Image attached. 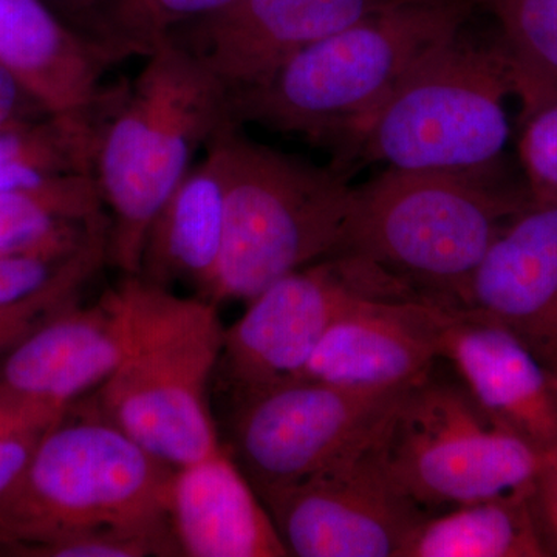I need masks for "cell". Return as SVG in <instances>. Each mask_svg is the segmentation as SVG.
Listing matches in <instances>:
<instances>
[{
	"mask_svg": "<svg viewBox=\"0 0 557 557\" xmlns=\"http://www.w3.org/2000/svg\"><path fill=\"white\" fill-rule=\"evenodd\" d=\"M537 486L426 516L403 557H544L552 548Z\"/></svg>",
	"mask_w": 557,
	"mask_h": 557,
	"instance_id": "ffe728a7",
	"label": "cell"
},
{
	"mask_svg": "<svg viewBox=\"0 0 557 557\" xmlns=\"http://www.w3.org/2000/svg\"><path fill=\"white\" fill-rule=\"evenodd\" d=\"M108 260L109 230H102L38 292L0 306V359L51 319L79 304L87 282Z\"/></svg>",
	"mask_w": 557,
	"mask_h": 557,
	"instance_id": "d4e9b609",
	"label": "cell"
},
{
	"mask_svg": "<svg viewBox=\"0 0 557 557\" xmlns=\"http://www.w3.org/2000/svg\"><path fill=\"white\" fill-rule=\"evenodd\" d=\"M468 310L507 327L557 381V203L519 212L487 248Z\"/></svg>",
	"mask_w": 557,
	"mask_h": 557,
	"instance_id": "e0dca14e",
	"label": "cell"
},
{
	"mask_svg": "<svg viewBox=\"0 0 557 557\" xmlns=\"http://www.w3.org/2000/svg\"><path fill=\"white\" fill-rule=\"evenodd\" d=\"M497 21L516 89L520 119L557 97V0H471Z\"/></svg>",
	"mask_w": 557,
	"mask_h": 557,
	"instance_id": "7402d4cb",
	"label": "cell"
},
{
	"mask_svg": "<svg viewBox=\"0 0 557 557\" xmlns=\"http://www.w3.org/2000/svg\"><path fill=\"white\" fill-rule=\"evenodd\" d=\"M76 252L67 256L54 252L0 256V306L38 292Z\"/></svg>",
	"mask_w": 557,
	"mask_h": 557,
	"instance_id": "83f0119b",
	"label": "cell"
},
{
	"mask_svg": "<svg viewBox=\"0 0 557 557\" xmlns=\"http://www.w3.org/2000/svg\"><path fill=\"white\" fill-rule=\"evenodd\" d=\"M537 500L549 542L557 547V448L548 453V465L537 483Z\"/></svg>",
	"mask_w": 557,
	"mask_h": 557,
	"instance_id": "f546056e",
	"label": "cell"
},
{
	"mask_svg": "<svg viewBox=\"0 0 557 557\" xmlns=\"http://www.w3.org/2000/svg\"><path fill=\"white\" fill-rule=\"evenodd\" d=\"M170 512L182 556H289L269 509L223 446L177 469Z\"/></svg>",
	"mask_w": 557,
	"mask_h": 557,
	"instance_id": "ac0fdd59",
	"label": "cell"
},
{
	"mask_svg": "<svg viewBox=\"0 0 557 557\" xmlns=\"http://www.w3.org/2000/svg\"><path fill=\"white\" fill-rule=\"evenodd\" d=\"M95 175H64L35 190L0 193V256L73 255L110 228Z\"/></svg>",
	"mask_w": 557,
	"mask_h": 557,
	"instance_id": "44dd1931",
	"label": "cell"
},
{
	"mask_svg": "<svg viewBox=\"0 0 557 557\" xmlns=\"http://www.w3.org/2000/svg\"><path fill=\"white\" fill-rule=\"evenodd\" d=\"M471 0H406L293 54L230 90V119L333 150L344 171L372 116L418 62L471 21Z\"/></svg>",
	"mask_w": 557,
	"mask_h": 557,
	"instance_id": "6da1fadb",
	"label": "cell"
},
{
	"mask_svg": "<svg viewBox=\"0 0 557 557\" xmlns=\"http://www.w3.org/2000/svg\"><path fill=\"white\" fill-rule=\"evenodd\" d=\"M146 282L134 274L90 307L51 319L0 359V386L70 408L120 368L139 338Z\"/></svg>",
	"mask_w": 557,
	"mask_h": 557,
	"instance_id": "7c38bea8",
	"label": "cell"
},
{
	"mask_svg": "<svg viewBox=\"0 0 557 557\" xmlns=\"http://www.w3.org/2000/svg\"><path fill=\"white\" fill-rule=\"evenodd\" d=\"M32 109L44 112L38 102L21 86L20 81L0 65V129L20 121L32 120L28 115Z\"/></svg>",
	"mask_w": 557,
	"mask_h": 557,
	"instance_id": "f1b7e54d",
	"label": "cell"
},
{
	"mask_svg": "<svg viewBox=\"0 0 557 557\" xmlns=\"http://www.w3.org/2000/svg\"><path fill=\"white\" fill-rule=\"evenodd\" d=\"M519 153L534 205L557 203V97L520 119Z\"/></svg>",
	"mask_w": 557,
	"mask_h": 557,
	"instance_id": "4316f807",
	"label": "cell"
},
{
	"mask_svg": "<svg viewBox=\"0 0 557 557\" xmlns=\"http://www.w3.org/2000/svg\"><path fill=\"white\" fill-rule=\"evenodd\" d=\"M483 174L386 168L351 189L335 256L379 271L418 302L468 310L472 276L487 248L531 205L494 188Z\"/></svg>",
	"mask_w": 557,
	"mask_h": 557,
	"instance_id": "7a4b0ae2",
	"label": "cell"
},
{
	"mask_svg": "<svg viewBox=\"0 0 557 557\" xmlns=\"http://www.w3.org/2000/svg\"><path fill=\"white\" fill-rule=\"evenodd\" d=\"M225 127L209 141L203 159L190 168L150 225L138 274L150 284L164 288L189 284L199 289L200 298H208L225 240Z\"/></svg>",
	"mask_w": 557,
	"mask_h": 557,
	"instance_id": "d6986e66",
	"label": "cell"
},
{
	"mask_svg": "<svg viewBox=\"0 0 557 557\" xmlns=\"http://www.w3.org/2000/svg\"><path fill=\"white\" fill-rule=\"evenodd\" d=\"M69 409L0 386V493L21 474L39 440Z\"/></svg>",
	"mask_w": 557,
	"mask_h": 557,
	"instance_id": "484cf974",
	"label": "cell"
},
{
	"mask_svg": "<svg viewBox=\"0 0 557 557\" xmlns=\"http://www.w3.org/2000/svg\"><path fill=\"white\" fill-rule=\"evenodd\" d=\"M175 472L98 413L72 418L69 409L0 493V552L33 557L98 531L146 534L178 547L170 512Z\"/></svg>",
	"mask_w": 557,
	"mask_h": 557,
	"instance_id": "3957f363",
	"label": "cell"
},
{
	"mask_svg": "<svg viewBox=\"0 0 557 557\" xmlns=\"http://www.w3.org/2000/svg\"><path fill=\"white\" fill-rule=\"evenodd\" d=\"M236 0H106L78 30L110 64L149 57L180 28L228 9Z\"/></svg>",
	"mask_w": 557,
	"mask_h": 557,
	"instance_id": "603a6c76",
	"label": "cell"
},
{
	"mask_svg": "<svg viewBox=\"0 0 557 557\" xmlns=\"http://www.w3.org/2000/svg\"><path fill=\"white\" fill-rule=\"evenodd\" d=\"M259 497L289 556L298 557H403L410 534L429 516L391 482L373 442Z\"/></svg>",
	"mask_w": 557,
	"mask_h": 557,
	"instance_id": "8fae6325",
	"label": "cell"
},
{
	"mask_svg": "<svg viewBox=\"0 0 557 557\" xmlns=\"http://www.w3.org/2000/svg\"><path fill=\"white\" fill-rule=\"evenodd\" d=\"M440 358L491 420L542 453L557 448V381L515 333L475 311H449Z\"/></svg>",
	"mask_w": 557,
	"mask_h": 557,
	"instance_id": "2e32d148",
	"label": "cell"
},
{
	"mask_svg": "<svg viewBox=\"0 0 557 557\" xmlns=\"http://www.w3.org/2000/svg\"><path fill=\"white\" fill-rule=\"evenodd\" d=\"M409 387L295 380L245 399L234 412L239 467L259 496L309 479L370 445Z\"/></svg>",
	"mask_w": 557,
	"mask_h": 557,
	"instance_id": "9c48e42d",
	"label": "cell"
},
{
	"mask_svg": "<svg viewBox=\"0 0 557 557\" xmlns=\"http://www.w3.org/2000/svg\"><path fill=\"white\" fill-rule=\"evenodd\" d=\"M448 314L416 300L359 299L330 325L299 380L358 391L412 386L442 359Z\"/></svg>",
	"mask_w": 557,
	"mask_h": 557,
	"instance_id": "9a60e30c",
	"label": "cell"
},
{
	"mask_svg": "<svg viewBox=\"0 0 557 557\" xmlns=\"http://www.w3.org/2000/svg\"><path fill=\"white\" fill-rule=\"evenodd\" d=\"M364 298L397 299L364 267L335 256L278 278L249 300L223 333L218 364L236 406L299 380L330 325Z\"/></svg>",
	"mask_w": 557,
	"mask_h": 557,
	"instance_id": "30bf717a",
	"label": "cell"
},
{
	"mask_svg": "<svg viewBox=\"0 0 557 557\" xmlns=\"http://www.w3.org/2000/svg\"><path fill=\"white\" fill-rule=\"evenodd\" d=\"M406 0H236L171 36L228 90L262 79L282 62Z\"/></svg>",
	"mask_w": 557,
	"mask_h": 557,
	"instance_id": "5bb4252c",
	"label": "cell"
},
{
	"mask_svg": "<svg viewBox=\"0 0 557 557\" xmlns=\"http://www.w3.org/2000/svg\"><path fill=\"white\" fill-rule=\"evenodd\" d=\"M141 333L127 358L100 387L91 412L174 468L222 448L209 408L223 329L218 304L182 298L146 281Z\"/></svg>",
	"mask_w": 557,
	"mask_h": 557,
	"instance_id": "52a82bcc",
	"label": "cell"
},
{
	"mask_svg": "<svg viewBox=\"0 0 557 557\" xmlns=\"http://www.w3.org/2000/svg\"><path fill=\"white\" fill-rule=\"evenodd\" d=\"M0 65L46 115L97 152L121 87L102 89V75L112 64L94 40L44 0H0Z\"/></svg>",
	"mask_w": 557,
	"mask_h": 557,
	"instance_id": "4fadbf2b",
	"label": "cell"
},
{
	"mask_svg": "<svg viewBox=\"0 0 557 557\" xmlns=\"http://www.w3.org/2000/svg\"><path fill=\"white\" fill-rule=\"evenodd\" d=\"M228 95L199 58L172 40L121 87L98 139L95 180L110 209L109 262L124 276L139 274L150 225L197 150L233 123Z\"/></svg>",
	"mask_w": 557,
	"mask_h": 557,
	"instance_id": "277c9868",
	"label": "cell"
},
{
	"mask_svg": "<svg viewBox=\"0 0 557 557\" xmlns=\"http://www.w3.org/2000/svg\"><path fill=\"white\" fill-rule=\"evenodd\" d=\"M387 478L426 515L536 487L548 454L483 412L461 381L410 386L373 440Z\"/></svg>",
	"mask_w": 557,
	"mask_h": 557,
	"instance_id": "ba28073f",
	"label": "cell"
},
{
	"mask_svg": "<svg viewBox=\"0 0 557 557\" xmlns=\"http://www.w3.org/2000/svg\"><path fill=\"white\" fill-rule=\"evenodd\" d=\"M95 175V148L51 116L0 129V193L35 190L64 175Z\"/></svg>",
	"mask_w": 557,
	"mask_h": 557,
	"instance_id": "cb8c5ba5",
	"label": "cell"
},
{
	"mask_svg": "<svg viewBox=\"0 0 557 557\" xmlns=\"http://www.w3.org/2000/svg\"><path fill=\"white\" fill-rule=\"evenodd\" d=\"M228 157L222 258L208 300H251L277 282L333 258L351 189L347 172L223 129Z\"/></svg>",
	"mask_w": 557,
	"mask_h": 557,
	"instance_id": "8992f818",
	"label": "cell"
},
{
	"mask_svg": "<svg viewBox=\"0 0 557 557\" xmlns=\"http://www.w3.org/2000/svg\"><path fill=\"white\" fill-rule=\"evenodd\" d=\"M58 16L78 28L106 0H44Z\"/></svg>",
	"mask_w": 557,
	"mask_h": 557,
	"instance_id": "4dcf8cb0",
	"label": "cell"
},
{
	"mask_svg": "<svg viewBox=\"0 0 557 557\" xmlns=\"http://www.w3.org/2000/svg\"><path fill=\"white\" fill-rule=\"evenodd\" d=\"M515 70L498 33L469 22L410 70L348 153L344 171L384 163L405 171L486 172L507 148Z\"/></svg>",
	"mask_w": 557,
	"mask_h": 557,
	"instance_id": "5b68a950",
	"label": "cell"
}]
</instances>
